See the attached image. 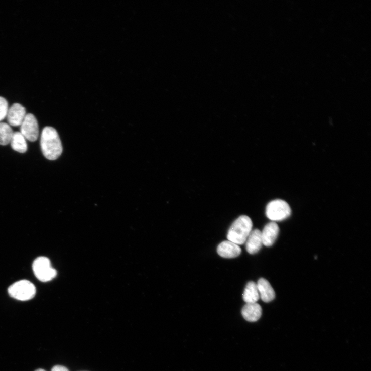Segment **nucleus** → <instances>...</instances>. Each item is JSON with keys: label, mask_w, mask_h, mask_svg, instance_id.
Returning a JSON list of instances; mask_svg holds the SVG:
<instances>
[{"label": "nucleus", "mask_w": 371, "mask_h": 371, "mask_svg": "<svg viewBox=\"0 0 371 371\" xmlns=\"http://www.w3.org/2000/svg\"><path fill=\"white\" fill-rule=\"evenodd\" d=\"M41 146L45 157L49 160H56L63 152L60 136L52 127H46L43 129L41 134Z\"/></svg>", "instance_id": "1"}, {"label": "nucleus", "mask_w": 371, "mask_h": 371, "mask_svg": "<svg viewBox=\"0 0 371 371\" xmlns=\"http://www.w3.org/2000/svg\"><path fill=\"white\" fill-rule=\"evenodd\" d=\"M252 221L248 216H240L233 222L229 229L227 239L238 245L243 244L252 231Z\"/></svg>", "instance_id": "2"}, {"label": "nucleus", "mask_w": 371, "mask_h": 371, "mask_svg": "<svg viewBox=\"0 0 371 371\" xmlns=\"http://www.w3.org/2000/svg\"><path fill=\"white\" fill-rule=\"evenodd\" d=\"M10 296L17 300L25 301L33 299L36 294V288L27 280H22L12 284L8 289Z\"/></svg>", "instance_id": "3"}, {"label": "nucleus", "mask_w": 371, "mask_h": 371, "mask_svg": "<svg viewBox=\"0 0 371 371\" xmlns=\"http://www.w3.org/2000/svg\"><path fill=\"white\" fill-rule=\"evenodd\" d=\"M291 209L289 204L282 200H275L270 202L266 209V216L275 222L282 221L289 218Z\"/></svg>", "instance_id": "4"}, {"label": "nucleus", "mask_w": 371, "mask_h": 371, "mask_svg": "<svg viewBox=\"0 0 371 371\" xmlns=\"http://www.w3.org/2000/svg\"><path fill=\"white\" fill-rule=\"evenodd\" d=\"M33 270L36 277L43 282L52 280L57 275V271L52 267L49 259L44 257H39L34 261Z\"/></svg>", "instance_id": "5"}, {"label": "nucleus", "mask_w": 371, "mask_h": 371, "mask_svg": "<svg viewBox=\"0 0 371 371\" xmlns=\"http://www.w3.org/2000/svg\"><path fill=\"white\" fill-rule=\"evenodd\" d=\"M20 130L26 140L31 142L37 141L39 136V127L37 119L33 114H26Z\"/></svg>", "instance_id": "6"}, {"label": "nucleus", "mask_w": 371, "mask_h": 371, "mask_svg": "<svg viewBox=\"0 0 371 371\" xmlns=\"http://www.w3.org/2000/svg\"><path fill=\"white\" fill-rule=\"evenodd\" d=\"M25 108L20 104L15 103L9 108L7 118L10 126H21L26 116Z\"/></svg>", "instance_id": "7"}, {"label": "nucleus", "mask_w": 371, "mask_h": 371, "mask_svg": "<svg viewBox=\"0 0 371 371\" xmlns=\"http://www.w3.org/2000/svg\"><path fill=\"white\" fill-rule=\"evenodd\" d=\"M280 231L278 225L274 222L267 224L261 231L263 244L271 246L276 242Z\"/></svg>", "instance_id": "8"}, {"label": "nucleus", "mask_w": 371, "mask_h": 371, "mask_svg": "<svg viewBox=\"0 0 371 371\" xmlns=\"http://www.w3.org/2000/svg\"><path fill=\"white\" fill-rule=\"evenodd\" d=\"M239 245L229 241L221 242L217 248L218 255L225 259H233L239 257L241 253Z\"/></svg>", "instance_id": "9"}, {"label": "nucleus", "mask_w": 371, "mask_h": 371, "mask_svg": "<svg viewBox=\"0 0 371 371\" xmlns=\"http://www.w3.org/2000/svg\"><path fill=\"white\" fill-rule=\"evenodd\" d=\"M246 250L251 255H255L261 249L263 241L261 231L255 229L251 231L246 240Z\"/></svg>", "instance_id": "10"}, {"label": "nucleus", "mask_w": 371, "mask_h": 371, "mask_svg": "<svg viewBox=\"0 0 371 371\" xmlns=\"http://www.w3.org/2000/svg\"><path fill=\"white\" fill-rule=\"evenodd\" d=\"M257 284L260 297L263 301L269 303L275 299V291L267 280L261 278L258 281Z\"/></svg>", "instance_id": "11"}, {"label": "nucleus", "mask_w": 371, "mask_h": 371, "mask_svg": "<svg viewBox=\"0 0 371 371\" xmlns=\"http://www.w3.org/2000/svg\"><path fill=\"white\" fill-rule=\"evenodd\" d=\"M261 306L256 303H246L242 309V315L244 319L249 322H256L262 316Z\"/></svg>", "instance_id": "12"}, {"label": "nucleus", "mask_w": 371, "mask_h": 371, "mask_svg": "<svg viewBox=\"0 0 371 371\" xmlns=\"http://www.w3.org/2000/svg\"><path fill=\"white\" fill-rule=\"evenodd\" d=\"M257 284L254 282H249L244 291L243 299L246 303H256L260 299Z\"/></svg>", "instance_id": "13"}, {"label": "nucleus", "mask_w": 371, "mask_h": 371, "mask_svg": "<svg viewBox=\"0 0 371 371\" xmlns=\"http://www.w3.org/2000/svg\"><path fill=\"white\" fill-rule=\"evenodd\" d=\"M12 149L19 153H25L28 150V145L25 137L21 132H14L11 141Z\"/></svg>", "instance_id": "14"}, {"label": "nucleus", "mask_w": 371, "mask_h": 371, "mask_svg": "<svg viewBox=\"0 0 371 371\" xmlns=\"http://www.w3.org/2000/svg\"><path fill=\"white\" fill-rule=\"evenodd\" d=\"M14 133L9 124L0 123V145L6 146L10 144Z\"/></svg>", "instance_id": "15"}, {"label": "nucleus", "mask_w": 371, "mask_h": 371, "mask_svg": "<svg viewBox=\"0 0 371 371\" xmlns=\"http://www.w3.org/2000/svg\"><path fill=\"white\" fill-rule=\"evenodd\" d=\"M8 110V101L4 97L0 96V122L7 118Z\"/></svg>", "instance_id": "16"}, {"label": "nucleus", "mask_w": 371, "mask_h": 371, "mask_svg": "<svg viewBox=\"0 0 371 371\" xmlns=\"http://www.w3.org/2000/svg\"><path fill=\"white\" fill-rule=\"evenodd\" d=\"M51 371H69V369L62 365L54 366L51 369Z\"/></svg>", "instance_id": "17"}, {"label": "nucleus", "mask_w": 371, "mask_h": 371, "mask_svg": "<svg viewBox=\"0 0 371 371\" xmlns=\"http://www.w3.org/2000/svg\"><path fill=\"white\" fill-rule=\"evenodd\" d=\"M35 371H46V370L40 368V369H38L36 370Z\"/></svg>", "instance_id": "18"}]
</instances>
